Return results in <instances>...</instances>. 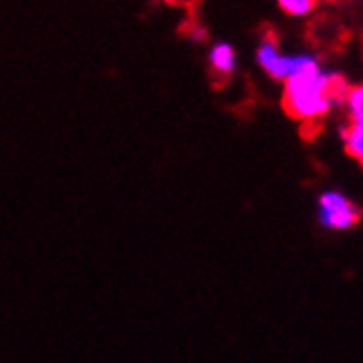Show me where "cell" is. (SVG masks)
I'll return each mask as SVG.
<instances>
[{
  "instance_id": "obj_4",
  "label": "cell",
  "mask_w": 363,
  "mask_h": 363,
  "mask_svg": "<svg viewBox=\"0 0 363 363\" xmlns=\"http://www.w3.org/2000/svg\"><path fill=\"white\" fill-rule=\"evenodd\" d=\"M209 67L220 73V75H231L238 67V53L229 42H216L209 51Z\"/></svg>"
},
{
  "instance_id": "obj_5",
  "label": "cell",
  "mask_w": 363,
  "mask_h": 363,
  "mask_svg": "<svg viewBox=\"0 0 363 363\" xmlns=\"http://www.w3.org/2000/svg\"><path fill=\"white\" fill-rule=\"evenodd\" d=\"M341 139L346 143V152L359 163H363V121H352L350 128H344Z\"/></svg>"
},
{
  "instance_id": "obj_2",
  "label": "cell",
  "mask_w": 363,
  "mask_h": 363,
  "mask_svg": "<svg viewBox=\"0 0 363 363\" xmlns=\"http://www.w3.org/2000/svg\"><path fill=\"white\" fill-rule=\"evenodd\" d=\"M317 218L326 229L346 231L359 223L361 211L348 196L341 194V191L328 189L317 201Z\"/></svg>"
},
{
  "instance_id": "obj_7",
  "label": "cell",
  "mask_w": 363,
  "mask_h": 363,
  "mask_svg": "<svg viewBox=\"0 0 363 363\" xmlns=\"http://www.w3.org/2000/svg\"><path fill=\"white\" fill-rule=\"evenodd\" d=\"M344 106L348 108L350 121H363V84L348 89V95H346V104Z\"/></svg>"
},
{
  "instance_id": "obj_3",
  "label": "cell",
  "mask_w": 363,
  "mask_h": 363,
  "mask_svg": "<svg viewBox=\"0 0 363 363\" xmlns=\"http://www.w3.org/2000/svg\"><path fill=\"white\" fill-rule=\"evenodd\" d=\"M255 62H258V67L271 79H280V82H284L295 69V55L282 53L280 45L271 35L260 42L258 51H255Z\"/></svg>"
},
{
  "instance_id": "obj_6",
  "label": "cell",
  "mask_w": 363,
  "mask_h": 363,
  "mask_svg": "<svg viewBox=\"0 0 363 363\" xmlns=\"http://www.w3.org/2000/svg\"><path fill=\"white\" fill-rule=\"evenodd\" d=\"M280 9L293 18H304L308 13H313V9L317 7V0H277Z\"/></svg>"
},
{
  "instance_id": "obj_1",
  "label": "cell",
  "mask_w": 363,
  "mask_h": 363,
  "mask_svg": "<svg viewBox=\"0 0 363 363\" xmlns=\"http://www.w3.org/2000/svg\"><path fill=\"white\" fill-rule=\"evenodd\" d=\"M339 73L322 69L317 57L295 55V69L284 79V108L304 123H317L333 111V86Z\"/></svg>"
}]
</instances>
